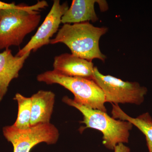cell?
Returning <instances> with one entry per match:
<instances>
[{"mask_svg":"<svg viewBox=\"0 0 152 152\" xmlns=\"http://www.w3.org/2000/svg\"><path fill=\"white\" fill-rule=\"evenodd\" d=\"M108 30L107 28L95 27L88 22L65 24L56 37L51 39L50 44H65L76 56L90 61L97 59L104 62L107 57L101 52L99 40Z\"/></svg>","mask_w":152,"mask_h":152,"instance_id":"obj_1","label":"cell"},{"mask_svg":"<svg viewBox=\"0 0 152 152\" xmlns=\"http://www.w3.org/2000/svg\"><path fill=\"white\" fill-rule=\"evenodd\" d=\"M62 101L75 108L83 115V119L81 123L86 126L80 128L79 130L81 133L88 128L100 131L103 134V144L110 150H114L118 144L129 142L130 131L133 126L129 122L116 120L106 112L87 107L77 103L67 96H64Z\"/></svg>","mask_w":152,"mask_h":152,"instance_id":"obj_2","label":"cell"},{"mask_svg":"<svg viewBox=\"0 0 152 152\" xmlns=\"http://www.w3.org/2000/svg\"><path fill=\"white\" fill-rule=\"evenodd\" d=\"M37 80L48 85H59L73 94V100L77 103L107 112L103 91L94 80L64 75L53 70L38 75Z\"/></svg>","mask_w":152,"mask_h":152,"instance_id":"obj_3","label":"cell"},{"mask_svg":"<svg viewBox=\"0 0 152 152\" xmlns=\"http://www.w3.org/2000/svg\"><path fill=\"white\" fill-rule=\"evenodd\" d=\"M41 20V14L37 11L22 9L0 11V50L20 45L25 37L37 28Z\"/></svg>","mask_w":152,"mask_h":152,"instance_id":"obj_4","label":"cell"},{"mask_svg":"<svg viewBox=\"0 0 152 152\" xmlns=\"http://www.w3.org/2000/svg\"><path fill=\"white\" fill-rule=\"evenodd\" d=\"M93 80L104 93L106 102L118 104H141L148 92L145 87L138 83L124 81L110 75H104L95 66Z\"/></svg>","mask_w":152,"mask_h":152,"instance_id":"obj_5","label":"cell"},{"mask_svg":"<svg viewBox=\"0 0 152 152\" xmlns=\"http://www.w3.org/2000/svg\"><path fill=\"white\" fill-rule=\"evenodd\" d=\"M6 140L13 147V152H30L37 145L42 142L53 145L58 142V130L52 124H39L26 129H20L13 125L3 128Z\"/></svg>","mask_w":152,"mask_h":152,"instance_id":"obj_6","label":"cell"},{"mask_svg":"<svg viewBox=\"0 0 152 152\" xmlns=\"http://www.w3.org/2000/svg\"><path fill=\"white\" fill-rule=\"evenodd\" d=\"M69 7L67 2L61 4L59 0H54L50 10L37 32L16 56L21 57L29 53L35 52L43 46L50 44L51 38L58 32L63 16Z\"/></svg>","mask_w":152,"mask_h":152,"instance_id":"obj_7","label":"cell"},{"mask_svg":"<svg viewBox=\"0 0 152 152\" xmlns=\"http://www.w3.org/2000/svg\"><path fill=\"white\" fill-rule=\"evenodd\" d=\"M53 67L64 75L93 80L95 66L92 61L65 53L55 57Z\"/></svg>","mask_w":152,"mask_h":152,"instance_id":"obj_8","label":"cell"},{"mask_svg":"<svg viewBox=\"0 0 152 152\" xmlns=\"http://www.w3.org/2000/svg\"><path fill=\"white\" fill-rule=\"evenodd\" d=\"M30 53L21 57L13 56L10 49L0 53V102L7 92L11 81L19 77V72Z\"/></svg>","mask_w":152,"mask_h":152,"instance_id":"obj_9","label":"cell"},{"mask_svg":"<svg viewBox=\"0 0 152 152\" xmlns=\"http://www.w3.org/2000/svg\"><path fill=\"white\" fill-rule=\"evenodd\" d=\"M31 98V126L50 123L55 102L54 93L51 91L40 90Z\"/></svg>","mask_w":152,"mask_h":152,"instance_id":"obj_10","label":"cell"},{"mask_svg":"<svg viewBox=\"0 0 152 152\" xmlns=\"http://www.w3.org/2000/svg\"><path fill=\"white\" fill-rule=\"evenodd\" d=\"M97 0H73L61 19L64 24H75L99 20L95 10Z\"/></svg>","mask_w":152,"mask_h":152,"instance_id":"obj_11","label":"cell"},{"mask_svg":"<svg viewBox=\"0 0 152 152\" xmlns=\"http://www.w3.org/2000/svg\"><path fill=\"white\" fill-rule=\"evenodd\" d=\"M112 104L113 118L129 122L135 126L145 137L149 152H152V118L149 113H144L137 118H132L123 111L118 104Z\"/></svg>","mask_w":152,"mask_h":152,"instance_id":"obj_12","label":"cell"},{"mask_svg":"<svg viewBox=\"0 0 152 152\" xmlns=\"http://www.w3.org/2000/svg\"><path fill=\"white\" fill-rule=\"evenodd\" d=\"M14 99L18 104V115L14 123L15 127L20 129H28L31 126V97H26L19 93L15 95Z\"/></svg>","mask_w":152,"mask_h":152,"instance_id":"obj_13","label":"cell"},{"mask_svg":"<svg viewBox=\"0 0 152 152\" xmlns=\"http://www.w3.org/2000/svg\"><path fill=\"white\" fill-rule=\"evenodd\" d=\"M39 7L38 4L31 6L26 5L23 4L16 5L15 2L7 3L0 1V11L9 9H22L32 11H37L39 10Z\"/></svg>","mask_w":152,"mask_h":152,"instance_id":"obj_14","label":"cell"},{"mask_svg":"<svg viewBox=\"0 0 152 152\" xmlns=\"http://www.w3.org/2000/svg\"><path fill=\"white\" fill-rule=\"evenodd\" d=\"M114 150V152H130L129 148L124 143L118 144L115 147Z\"/></svg>","mask_w":152,"mask_h":152,"instance_id":"obj_15","label":"cell"},{"mask_svg":"<svg viewBox=\"0 0 152 152\" xmlns=\"http://www.w3.org/2000/svg\"><path fill=\"white\" fill-rule=\"evenodd\" d=\"M97 4H99L100 9L102 12H104L107 10L109 9L108 5L106 1L97 0Z\"/></svg>","mask_w":152,"mask_h":152,"instance_id":"obj_16","label":"cell"}]
</instances>
